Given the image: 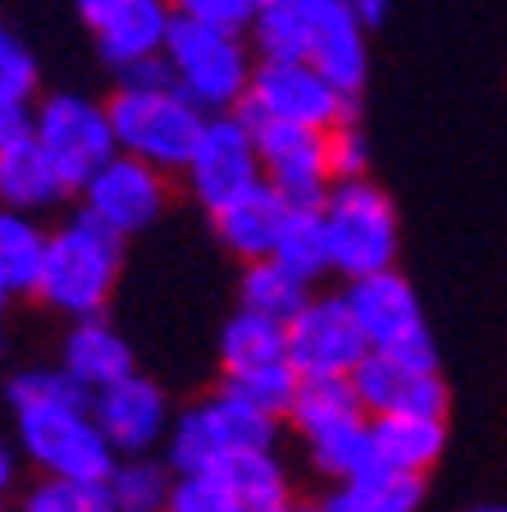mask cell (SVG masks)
Segmentation results:
<instances>
[{
	"label": "cell",
	"mask_w": 507,
	"mask_h": 512,
	"mask_svg": "<svg viewBox=\"0 0 507 512\" xmlns=\"http://www.w3.org/2000/svg\"><path fill=\"white\" fill-rule=\"evenodd\" d=\"M106 490L115 512H165L169 494H174V476L151 458H119L115 471L106 476Z\"/></svg>",
	"instance_id": "28"
},
{
	"label": "cell",
	"mask_w": 507,
	"mask_h": 512,
	"mask_svg": "<svg viewBox=\"0 0 507 512\" xmlns=\"http://www.w3.org/2000/svg\"><path fill=\"white\" fill-rule=\"evenodd\" d=\"M64 371L74 375L87 394H101L110 384L138 375L133 371V348H128L124 334L110 330L101 316L74 320V330L64 334Z\"/></svg>",
	"instance_id": "20"
},
{
	"label": "cell",
	"mask_w": 507,
	"mask_h": 512,
	"mask_svg": "<svg viewBox=\"0 0 507 512\" xmlns=\"http://www.w3.org/2000/svg\"><path fill=\"white\" fill-rule=\"evenodd\" d=\"M92 416L119 458H147L160 439H169V398L147 375H128L92 394Z\"/></svg>",
	"instance_id": "15"
},
{
	"label": "cell",
	"mask_w": 507,
	"mask_h": 512,
	"mask_svg": "<svg viewBox=\"0 0 507 512\" xmlns=\"http://www.w3.org/2000/svg\"><path fill=\"white\" fill-rule=\"evenodd\" d=\"M220 362H224V375H243V371H256V366L288 362V325L238 307V316L220 334Z\"/></svg>",
	"instance_id": "24"
},
{
	"label": "cell",
	"mask_w": 507,
	"mask_h": 512,
	"mask_svg": "<svg viewBox=\"0 0 507 512\" xmlns=\"http://www.w3.org/2000/svg\"><path fill=\"white\" fill-rule=\"evenodd\" d=\"M169 23H174V5L169 0H124L119 10H110L92 28L96 51L115 69H128L138 60H156V55H165Z\"/></svg>",
	"instance_id": "19"
},
{
	"label": "cell",
	"mask_w": 507,
	"mask_h": 512,
	"mask_svg": "<svg viewBox=\"0 0 507 512\" xmlns=\"http://www.w3.org/2000/svg\"><path fill=\"white\" fill-rule=\"evenodd\" d=\"M110 128H115V147L133 160H147L160 174L188 170L192 151L201 142L206 119L179 87L165 92H124L119 87L110 101Z\"/></svg>",
	"instance_id": "4"
},
{
	"label": "cell",
	"mask_w": 507,
	"mask_h": 512,
	"mask_svg": "<svg viewBox=\"0 0 507 512\" xmlns=\"http://www.w3.org/2000/svg\"><path fill=\"white\" fill-rule=\"evenodd\" d=\"M256 133V151H261L265 183L284 197L293 211H311L325 206L334 174H329V133L302 124H279V119H252L243 115Z\"/></svg>",
	"instance_id": "11"
},
{
	"label": "cell",
	"mask_w": 507,
	"mask_h": 512,
	"mask_svg": "<svg viewBox=\"0 0 507 512\" xmlns=\"http://www.w3.org/2000/svg\"><path fill=\"white\" fill-rule=\"evenodd\" d=\"M165 512H247L238 494L229 490V480L220 471H188L174 476V494H169Z\"/></svg>",
	"instance_id": "32"
},
{
	"label": "cell",
	"mask_w": 507,
	"mask_h": 512,
	"mask_svg": "<svg viewBox=\"0 0 507 512\" xmlns=\"http://www.w3.org/2000/svg\"><path fill=\"white\" fill-rule=\"evenodd\" d=\"M119 261H124V238L110 234L106 224L92 220L87 211H78L74 220L51 234L37 298L51 302L69 320L101 316L110 293H115Z\"/></svg>",
	"instance_id": "1"
},
{
	"label": "cell",
	"mask_w": 507,
	"mask_h": 512,
	"mask_svg": "<svg viewBox=\"0 0 507 512\" xmlns=\"http://www.w3.org/2000/svg\"><path fill=\"white\" fill-rule=\"evenodd\" d=\"M19 416V444L46 476L60 480H106L115 471L119 453L101 435L92 416V398L78 403H46L23 407Z\"/></svg>",
	"instance_id": "7"
},
{
	"label": "cell",
	"mask_w": 507,
	"mask_h": 512,
	"mask_svg": "<svg viewBox=\"0 0 507 512\" xmlns=\"http://www.w3.org/2000/svg\"><path fill=\"white\" fill-rule=\"evenodd\" d=\"M165 202H169V174H160L147 160L124 156V151L115 160H106L96 170V179L83 188V211L119 238L151 229L165 215Z\"/></svg>",
	"instance_id": "14"
},
{
	"label": "cell",
	"mask_w": 507,
	"mask_h": 512,
	"mask_svg": "<svg viewBox=\"0 0 507 512\" xmlns=\"http://www.w3.org/2000/svg\"><path fill=\"white\" fill-rule=\"evenodd\" d=\"M119 5H124V0H78V14L87 19V28H96V23L106 19L110 10H119Z\"/></svg>",
	"instance_id": "39"
},
{
	"label": "cell",
	"mask_w": 507,
	"mask_h": 512,
	"mask_svg": "<svg viewBox=\"0 0 507 512\" xmlns=\"http://www.w3.org/2000/svg\"><path fill=\"white\" fill-rule=\"evenodd\" d=\"M64 197L60 174L51 170L46 151L32 142V133L23 142L0 151V202L5 211H42V206H55Z\"/></svg>",
	"instance_id": "22"
},
{
	"label": "cell",
	"mask_w": 507,
	"mask_h": 512,
	"mask_svg": "<svg viewBox=\"0 0 507 512\" xmlns=\"http://www.w3.org/2000/svg\"><path fill=\"white\" fill-rule=\"evenodd\" d=\"M169 5H174L179 19H192V23H206V28L238 32V37H243L256 23L265 0H169Z\"/></svg>",
	"instance_id": "34"
},
{
	"label": "cell",
	"mask_w": 507,
	"mask_h": 512,
	"mask_svg": "<svg viewBox=\"0 0 507 512\" xmlns=\"http://www.w3.org/2000/svg\"><path fill=\"white\" fill-rule=\"evenodd\" d=\"M370 357V343L348 298H311L288 320V362L302 380H352Z\"/></svg>",
	"instance_id": "12"
},
{
	"label": "cell",
	"mask_w": 507,
	"mask_h": 512,
	"mask_svg": "<svg viewBox=\"0 0 507 512\" xmlns=\"http://www.w3.org/2000/svg\"><path fill=\"white\" fill-rule=\"evenodd\" d=\"M288 215H293V206H288L270 183H261V188L243 192L238 202H229L224 211H215L211 224H215V238H220L233 256H243L247 266H252V261L275 256Z\"/></svg>",
	"instance_id": "18"
},
{
	"label": "cell",
	"mask_w": 507,
	"mask_h": 512,
	"mask_svg": "<svg viewBox=\"0 0 507 512\" xmlns=\"http://www.w3.org/2000/svg\"><path fill=\"white\" fill-rule=\"evenodd\" d=\"M352 10H357L361 23H380L389 14V0H352Z\"/></svg>",
	"instance_id": "40"
},
{
	"label": "cell",
	"mask_w": 507,
	"mask_h": 512,
	"mask_svg": "<svg viewBox=\"0 0 507 512\" xmlns=\"http://www.w3.org/2000/svg\"><path fill=\"white\" fill-rule=\"evenodd\" d=\"M32 92H37V64L10 32H0V106L28 110Z\"/></svg>",
	"instance_id": "35"
},
{
	"label": "cell",
	"mask_w": 507,
	"mask_h": 512,
	"mask_svg": "<svg viewBox=\"0 0 507 512\" xmlns=\"http://www.w3.org/2000/svg\"><path fill=\"white\" fill-rule=\"evenodd\" d=\"M311 302V284L302 275H293L288 266H279L275 256H265V261H252L243 275V311H256L265 320H288Z\"/></svg>",
	"instance_id": "27"
},
{
	"label": "cell",
	"mask_w": 507,
	"mask_h": 512,
	"mask_svg": "<svg viewBox=\"0 0 507 512\" xmlns=\"http://www.w3.org/2000/svg\"><path fill=\"white\" fill-rule=\"evenodd\" d=\"M421 508V476L375 467L361 480L338 485L325 499V512H416Z\"/></svg>",
	"instance_id": "26"
},
{
	"label": "cell",
	"mask_w": 507,
	"mask_h": 512,
	"mask_svg": "<svg viewBox=\"0 0 507 512\" xmlns=\"http://www.w3.org/2000/svg\"><path fill=\"white\" fill-rule=\"evenodd\" d=\"M444 416H380L375 421V458L402 476H425L444 453Z\"/></svg>",
	"instance_id": "21"
},
{
	"label": "cell",
	"mask_w": 507,
	"mask_h": 512,
	"mask_svg": "<svg viewBox=\"0 0 507 512\" xmlns=\"http://www.w3.org/2000/svg\"><path fill=\"white\" fill-rule=\"evenodd\" d=\"M352 389L375 421L380 416H444L448 407V389L439 371L398 362V357H380V352H370L352 371Z\"/></svg>",
	"instance_id": "17"
},
{
	"label": "cell",
	"mask_w": 507,
	"mask_h": 512,
	"mask_svg": "<svg viewBox=\"0 0 507 512\" xmlns=\"http://www.w3.org/2000/svg\"><path fill=\"white\" fill-rule=\"evenodd\" d=\"M119 87H124V92H165V87H174L169 60L165 55H156V60L128 64V69H119Z\"/></svg>",
	"instance_id": "37"
},
{
	"label": "cell",
	"mask_w": 507,
	"mask_h": 512,
	"mask_svg": "<svg viewBox=\"0 0 507 512\" xmlns=\"http://www.w3.org/2000/svg\"><path fill=\"white\" fill-rule=\"evenodd\" d=\"M28 133H32V115H28V110L0 106V151L14 147V142H23Z\"/></svg>",
	"instance_id": "38"
},
{
	"label": "cell",
	"mask_w": 507,
	"mask_h": 512,
	"mask_svg": "<svg viewBox=\"0 0 507 512\" xmlns=\"http://www.w3.org/2000/svg\"><path fill=\"white\" fill-rule=\"evenodd\" d=\"M32 142L46 151L51 170L60 174L64 192H83L106 160L119 156L110 110L87 96H46L32 115Z\"/></svg>",
	"instance_id": "8"
},
{
	"label": "cell",
	"mask_w": 507,
	"mask_h": 512,
	"mask_svg": "<svg viewBox=\"0 0 507 512\" xmlns=\"http://www.w3.org/2000/svg\"><path fill=\"white\" fill-rule=\"evenodd\" d=\"M366 165H370V147L352 124H338L329 133V174L334 183H357L366 179Z\"/></svg>",
	"instance_id": "36"
},
{
	"label": "cell",
	"mask_w": 507,
	"mask_h": 512,
	"mask_svg": "<svg viewBox=\"0 0 507 512\" xmlns=\"http://www.w3.org/2000/svg\"><path fill=\"white\" fill-rule=\"evenodd\" d=\"M10 298H14V293L5 288V279H0V311H5V302H10Z\"/></svg>",
	"instance_id": "44"
},
{
	"label": "cell",
	"mask_w": 507,
	"mask_h": 512,
	"mask_svg": "<svg viewBox=\"0 0 507 512\" xmlns=\"http://www.w3.org/2000/svg\"><path fill=\"white\" fill-rule=\"evenodd\" d=\"M307 10V64L320 69L338 92L357 101L366 83V37L352 0H302Z\"/></svg>",
	"instance_id": "16"
},
{
	"label": "cell",
	"mask_w": 507,
	"mask_h": 512,
	"mask_svg": "<svg viewBox=\"0 0 507 512\" xmlns=\"http://www.w3.org/2000/svg\"><path fill=\"white\" fill-rule=\"evenodd\" d=\"M78 398H92V394H87L64 366L60 371H19L10 380L14 412H23V407H46V403H78Z\"/></svg>",
	"instance_id": "33"
},
{
	"label": "cell",
	"mask_w": 507,
	"mask_h": 512,
	"mask_svg": "<svg viewBox=\"0 0 507 512\" xmlns=\"http://www.w3.org/2000/svg\"><path fill=\"white\" fill-rule=\"evenodd\" d=\"M320 215H325V229H329L334 270L348 275V284L393 270V256H398V211L384 197V188H375L370 179L334 183Z\"/></svg>",
	"instance_id": "6"
},
{
	"label": "cell",
	"mask_w": 507,
	"mask_h": 512,
	"mask_svg": "<svg viewBox=\"0 0 507 512\" xmlns=\"http://www.w3.org/2000/svg\"><path fill=\"white\" fill-rule=\"evenodd\" d=\"M229 490L238 494L247 512H288L293 508V490H288V471L275 458V448H252V453H238L224 467H215Z\"/></svg>",
	"instance_id": "23"
},
{
	"label": "cell",
	"mask_w": 507,
	"mask_h": 512,
	"mask_svg": "<svg viewBox=\"0 0 507 512\" xmlns=\"http://www.w3.org/2000/svg\"><path fill=\"white\" fill-rule=\"evenodd\" d=\"M165 60H169V74H174V87L188 96L201 115H238L247 106L256 69L238 32H220L174 14Z\"/></svg>",
	"instance_id": "3"
},
{
	"label": "cell",
	"mask_w": 507,
	"mask_h": 512,
	"mask_svg": "<svg viewBox=\"0 0 507 512\" xmlns=\"http://www.w3.org/2000/svg\"><path fill=\"white\" fill-rule=\"evenodd\" d=\"M343 298H348L370 352L425 366V371H439V352H434V339H430V330H425L421 302H416L412 284H407L398 270L352 279Z\"/></svg>",
	"instance_id": "9"
},
{
	"label": "cell",
	"mask_w": 507,
	"mask_h": 512,
	"mask_svg": "<svg viewBox=\"0 0 507 512\" xmlns=\"http://www.w3.org/2000/svg\"><path fill=\"white\" fill-rule=\"evenodd\" d=\"M275 261H279V266H288L293 275H302L307 284H311V279H320L325 270H334L329 229H325V215H320V206L288 215L284 238H279V247H275Z\"/></svg>",
	"instance_id": "29"
},
{
	"label": "cell",
	"mask_w": 507,
	"mask_h": 512,
	"mask_svg": "<svg viewBox=\"0 0 507 512\" xmlns=\"http://www.w3.org/2000/svg\"><path fill=\"white\" fill-rule=\"evenodd\" d=\"M352 101L329 83L311 64H270L261 60L247 92L243 115L252 119H279V124H302L316 133H334L338 124H348Z\"/></svg>",
	"instance_id": "13"
},
{
	"label": "cell",
	"mask_w": 507,
	"mask_h": 512,
	"mask_svg": "<svg viewBox=\"0 0 507 512\" xmlns=\"http://www.w3.org/2000/svg\"><path fill=\"white\" fill-rule=\"evenodd\" d=\"M188 188L206 211H224L229 202H238L243 192L261 188L265 170H261V151H256V133L252 124L238 115H211L201 128V142L188 160Z\"/></svg>",
	"instance_id": "10"
},
{
	"label": "cell",
	"mask_w": 507,
	"mask_h": 512,
	"mask_svg": "<svg viewBox=\"0 0 507 512\" xmlns=\"http://www.w3.org/2000/svg\"><path fill=\"white\" fill-rule=\"evenodd\" d=\"M19 512H115L106 480H60L42 476L23 494Z\"/></svg>",
	"instance_id": "31"
},
{
	"label": "cell",
	"mask_w": 507,
	"mask_h": 512,
	"mask_svg": "<svg viewBox=\"0 0 507 512\" xmlns=\"http://www.w3.org/2000/svg\"><path fill=\"white\" fill-rule=\"evenodd\" d=\"M51 234H42L23 211L0 206V279L10 293H37Z\"/></svg>",
	"instance_id": "25"
},
{
	"label": "cell",
	"mask_w": 507,
	"mask_h": 512,
	"mask_svg": "<svg viewBox=\"0 0 507 512\" xmlns=\"http://www.w3.org/2000/svg\"><path fill=\"white\" fill-rule=\"evenodd\" d=\"M224 389L238 394L243 403H252L256 412L265 416H288L302 394V375H297L293 362H275V366H256V371H243V375H224Z\"/></svg>",
	"instance_id": "30"
},
{
	"label": "cell",
	"mask_w": 507,
	"mask_h": 512,
	"mask_svg": "<svg viewBox=\"0 0 507 512\" xmlns=\"http://www.w3.org/2000/svg\"><path fill=\"white\" fill-rule=\"evenodd\" d=\"M293 430L302 435L311 462L338 485L361 480L366 471L380 467L375 458V421L361 407L352 380H302L293 412H288Z\"/></svg>",
	"instance_id": "2"
},
{
	"label": "cell",
	"mask_w": 507,
	"mask_h": 512,
	"mask_svg": "<svg viewBox=\"0 0 507 512\" xmlns=\"http://www.w3.org/2000/svg\"><path fill=\"white\" fill-rule=\"evenodd\" d=\"M14 485V453L5 444H0V499H5V490Z\"/></svg>",
	"instance_id": "41"
},
{
	"label": "cell",
	"mask_w": 507,
	"mask_h": 512,
	"mask_svg": "<svg viewBox=\"0 0 507 512\" xmlns=\"http://www.w3.org/2000/svg\"><path fill=\"white\" fill-rule=\"evenodd\" d=\"M275 444V416L256 412L252 403H243L238 394L220 389V394L192 403L188 412L169 426L165 453L169 467L188 476V471H215L238 453Z\"/></svg>",
	"instance_id": "5"
},
{
	"label": "cell",
	"mask_w": 507,
	"mask_h": 512,
	"mask_svg": "<svg viewBox=\"0 0 507 512\" xmlns=\"http://www.w3.org/2000/svg\"><path fill=\"white\" fill-rule=\"evenodd\" d=\"M471 512H507V503H480V508H471Z\"/></svg>",
	"instance_id": "43"
},
{
	"label": "cell",
	"mask_w": 507,
	"mask_h": 512,
	"mask_svg": "<svg viewBox=\"0 0 507 512\" xmlns=\"http://www.w3.org/2000/svg\"><path fill=\"white\" fill-rule=\"evenodd\" d=\"M288 512H325V503H293Z\"/></svg>",
	"instance_id": "42"
}]
</instances>
